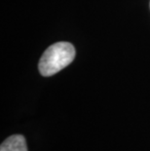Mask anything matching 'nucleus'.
I'll return each instance as SVG.
<instances>
[{
	"label": "nucleus",
	"instance_id": "obj_1",
	"mask_svg": "<svg viewBox=\"0 0 150 151\" xmlns=\"http://www.w3.org/2000/svg\"><path fill=\"white\" fill-rule=\"evenodd\" d=\"M75 58V48L68 42H58L43 53L38 63L41 75L48 77L58 73L67 66Z\"/></svg>",
	"mask_w": 150,
	"mask_h": 151
},
{
	"label": "nucleus",
	"instance_id": "obj_2",
	"mask_svg": "<svg viewBox=\"0 0 150 151\" xmlns=\"http://www.w3.org/2000/svg\"><path fill=\"white\" fill-rule=\"evenodd\" d=\"M0 151H27L25 137L22 134H13L1 143Z\"/></svg>",
	"mask_w": 150,
	"mask_h": 151
}]
</instances>
